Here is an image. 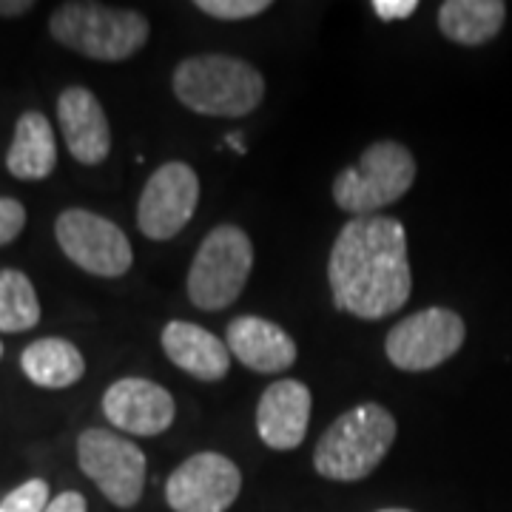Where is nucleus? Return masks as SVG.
Segmentation results:
<instances>
[{
    "instance_id": "obj_1",
    "label": "nucleus",
    "mask_w": 512,
    "mask_h": 512,
    "mask_svg": "<svg viewBox=\"0 0 512 512\" xmlns=\"http://www.w3.org/2000/svg\"><path fill=\"white\" fill-rule=\"evenodd\" d=\"M330 293L339 311L359 319H384L404 308L413 291L407 231L393 217H353L333 242Z\"/></svg>"
},
{
    "instance_id": "obj_2",
    "label": "nucleus",
    "mask_w": 512,
    "mask_h": 512,
    "mask_svg": "<svg viewBox=\"0 0 512 512\" xmlns=\"http://www.w3.org/2000/svg\"><path fill=\"white\" fill-rule=\"evenodd\" d=\"M174 94L185 109L202 117H245L262 103L265 80L242 57H185L174 69Z\"/></svg>"
},
{
    "instance_id": "obj_3",
    "label": "nucleus",
    "mask_w": 512,
    "mask_h": 512,
    "mask_svg": "<svg viewBox=\"0 0 512 512\" xmlns=\"http://www.w3.org/2000/svg\"><path fill=\"white\" fill-rule=\"evenodd\" d=\"M393 441L396 419L390 410L376 402L356 404L322 433L313 450V467L330 481H362L382 464Z\"/></svg>"
},
{
    "instance_id": "obj_4",
    "label": "nucleus",
    "mask_w": 512,
    "mask_h": 512,
    "mask_svg": "<svg viewBox=\"0 0 512 512\" xmlns=\"http://www.w3.org/2000/svg\"><path fill=\"white\" fill-rule=\"evenodd\" d=\"M49 32L60 46L77 55L120 63L148 43V20L134 9L74 0L57 6L49 20Z\"/></svg>"
},
{
    "instance_id": "obj_5",
    "label": "nucleus",
    "mask_w": 512,
    "mask_h": 512,
    "mask_svg": "<svg viewBox=\"0 0 512 512\" xmlns=\"http://www.w3.org/2000/svg\"><path fill=\"white\" fill-rule=\"evenodd\" d=\"M416 183V160L396 140H379L362 151L356 168H342L333 180V200L353 217H376L399 202Z\"/></svg>"
},
{
    "instance_id": "obj_6",
    "label": "nucleus",
    "mask_w": 512,
    "mask_h": 512,
    "mask_svg": "<svg viewBox=\"0 0 512 512\" xmlns=\"http://www.w3.org/2000/svg\"><path fill=\"white\" fill-rule=\"evenodd\" d=\"M254 271V245L237 225H217L202 239L188 271V299L200 311H222L239 299Z\"/></svg>"
},
{
    "instance_id": "obj_7",
    "label": "nucleus",
    "mask_w": 512,
    "mask_h": 512,
    "mask_svg": "<svg viewBox=\"0 0 512 512\" xmlns=\"http://www.w3.org/2000/svg\"><path fill=\"white\" fill-rule=\"evenodd\" d=\"M77 461L114 507L128 510L143 498L146 456L134 441L103 427H89L77 439Z\"/></svg>"
},
{
    "instance_id": "obj_8",
    "label": "nucleus",
    "mask_w": 512,
    "mask_h": 512,
    "mask_svg": "<svg viewBox=\"0 0 512 512\" xmlns=\"http://www.w3.org/2000/svg\"><path fill=\"white\" fill-rule=\"evenodd\" d=\"M467 339L464 319L450 308H424L390 328L384 353L407 373H424L453 359Z\"/></svg>"
},
{
    "instance_id": "obj_9",
    "label": "nucleus",
    "mask_w": 512,
    "mask_h": 512,
    "mask_svg": "<svg viewBox=\"0 0 512 512\" xmlns=\"http://www.w3.org/2000/svg\"><path fill=\"white\" fill-rule=\"evenodd\" d=\"M55 237L60 251L94 276L117 279L134 262L126 234L111 220L83 208H69L57 217Z\"/></svg>"
},
{
    "instance_id": "obj_10",
    "label": "nucleus",
    "mask_w": 512,
    "mask_h": 512,
    "mask_svg": "<svg viewBox=\"0 0 512 512\" xmlns=\"http://www.w3.org/2000/svg\"><path fill=\"white\" fill-rule=\"evenodd\" d=\"M200 202V177L191 165L165 163L160 165L140 194L137 225L148 239L177 237L191 222Z\"/></svg>"
},
{
    "instance_id": "obj_11",
    "label": "nucleus",
    "mask_w": 512,
    "mask_h": 512,
    "mask_svg": "<svg viewBox=\"0 0 512 512\" xmlns=\"http://www.w3.org/2000/svg\"><path fill=\"white\" fill-rule=\"evenodd\" d=\"M242 490L239 467L222 453H197L165 481V501L174 512H225Z\"/></svg>"
},
{
    "instance_id": "obj_12",
    "label": "nucleus",
    "mask_w": 512,
    "mask_h": 512,
    "mask_svg": "<svg viewBox=\"0 0 512 512\" xmlns=\"http://www.w3.org/2000/svg\"><path fill=\"white\" fill-rule=\"evenodd\" d=\"M103 413L117 430L131 436H160L174 424L177 404L163 384L128 376L106 390Z\"/></svg>"
},
{
    "instance_id": "obj_13",
    "label": "nucleus",
    "mask_w": 512,
    "mask_h": 512,
    "mask_svg": "<svg viewBox=\"0 0 512 512\" xmlns=\"http://www.w3.org/2000/svg\"><path fill=\"white\" fill-rule=\"evenodd\" d=\"M311 390L296 379L274 382L256 404V433L271 450H293L308 436Z\"/></svg>"
},
{
    "instance_id": "obj_14",
    "label": "nucleus",
    "mask_w": 512,
    "mask_h": 512,
    "mask_svg": "<svg viewBox=\"0 0 512 512\" xmlns=\"http://www.w3.org/2000/svg\"><path fill=\"white\" fill-rule=\"evenodd\" d=\"M57 123L72 157L83 165H100L111 151L109 117L100 100L83 86H69L57 100Z\"/></svg>"
},
{
    "instance_id": "obj_15",
    "label": "nucleus",
    "mask_w": 512,
    "mask_h": 512,
    "mask_svg": "<svg viewBox=\"0 0 512 512\" xmlns=\"http://www.w3.org/2000/svg\"><path fill=\"white\" fill-rule=\"evenodd\" d=\"M228 350L256 373H285L296 362V342L262 316H237L228 325Z\"/></svg>"
},
{
    "instance_id": "obj_16",
    "label": "nucleus",
    "mask_w": 512,
    "mask_h": 512,
    "mask_svg": "<svg viewBox=\"0 0 512 512\" xmlns=\"http://www.w3.org/2000/svg\"><path fill=\"white\" fill-rule=\"evenodd\" d=\"M160 342L174 365L202 382H220L231 367L228 342L194 322H168Z\"/></svg>"
},
{
    "instance_id": "obj_17",
    "label": "nucleus",
    "mask_w": 512,
    "mask_h": 512,
    "mask_svg": "<svg viewBox=\"0 0 512 512\" xmlns=\"http://www.w3.org/2000/svg\"><path fill=\"white\" fill-rule=\"evenodd\" d=\"M57 165L55 131L40 111H26L15 126L6 168L18 180H46Z\"/></svg>"
},
{
    "instance_id": "obj_18",
    "label": "nucleus",
    "mask_w": 512,
    "mask_h": 512,
    "mask_svg": "<svg viewBox=\"0 0 512 512\" xmlns=\"http://www.w3.org/2000/svg\"><path fill=\"white\" fill-rule=\"evenodd\" d=\"M507 20V3L501 0H447L439 6V29L458 46L490 43Z\"/></svg>"
},
{
    "instance_id": "obj_19",
    "label": "nucleus",
    "mask_w": 512,
    "mask_h": 512,
    "mask_svg": "<svg viewBox=\"0 0 512 512\" xmlns=\"http://www.w3.org/2000/svg\"><path fill=\"white\" fill-rule=\"evenodd\" d=\"M20 367L29 376V382H35L37 387L63 390V387H72V384L83 379L86 359L72 342L57 339V336H46V339H37L23 350Z\"/></svg>"
},
{
    "instance_id": "obj_20",
    "label": "nucleus",
    "mask_w": 512,
    "mask_h": 512,
    "mask_svg": "<svg viewBox=\"0 0 512 512\" xmlns=\"http://www.w3.org/2000/svg\"><path fill=\"white\" fill-rule=\"evenodd\" d=\"M40 322V302L29 276L15 268L0 271V330L23 333Z\"/></svg>"
},
{
    "instance_id": "obj_21",
    "label": "nucleus",
    "mask_w": 512,
    "mask_h": 512,
    "mask_svg": "<svg viewBox=\"0 0 512 512\" xmlns=\"http://www.w3.org/2000/svg\"><path fill=\"white\" fill-rule=\"evenodd\" d=\"M46 507H49V484L43 478L20 484L0 501V512H43Z\"/></svg>"
},
{
    "instance_id": "obj_22",
    "label": "nucleus",
    "mask_w": 512,
    "mask_h": 512,
    "mask_svg": "<svg viewBox=\"0 0 512 512\" xmlns=\"http://www.w3.org/2000/svg\"><path fill=\"white\" fill-rule=\"evenodd\" d=\"M208 18L248 20L271 9V0H197L194 3Z\"/></svg>"
},
{
    "instance_id": "obj_23",
    "label": "nucleus",
    "mask_w": 512,
    "mask_h": 512,
    "mask_svg": "<svg viewBox=\"0 0 512 512\" xmlns=\"http://www.w3.org/2000/svg\"><path fill=\"white\" fill-rule=\"evenodd\" d=\"M26 225V208L12 197H0V245H9Z\"/></svg>"
},
{
    "instance_id": "obj_24",
    "label": "nucleus",
    "mask_w": 512,
    "mask_h": 512,
    "mask_svg": "<svg viewBox=\"0 0 512 512\" xmlns=\"http://www.w3.org/2000/svg\"><path fill=\"white\" fill-rule=\"evenodd\" d=\"M370 9L382 20H404L419 9V3L416 0H373Z\"/></svg>"
},
{
    "instance_id": "obj_25",
    "label": "nucleus",
    "mask_w": 512,
    "mask_h": 512,
    "mask_svg": "<svg viewBox=\"0 0 512 512\" xmlns=\"http://www.w3.org/2000/svg\"><path fill=\"white\" fill-rule=\"evenodd\" d=\"M43 512H89V504L80 493H60Z\"/></svg>"
},
{
    "instance_id": "obj_26",
    "label": "nucleus",
    "mask_w": 512,
    "mask_h": 512,
    "mask_svg": "<svg viewBox=\"0 0 512 512\" xmlns=\"http://www.w3.org/2000/svg\"><path fill=\"white\" fill-rule=\"evenodd\" d=\"M32 9H35V3H29V0H0V15L3 18H20V15H26Z\"/></svg>"
},
{
    "instance_id": "obj_27",
    "label": "nucleus",
    "mask_w": 512,
    "mask_h": 512,
    "mask_svg": "<svg viewBox=\"0 0 512 512\" xmlns=\"http://www.w3.org/2000/svg\"><path fill=\"white\" fill-rule=\"evenodd\" d=\"M379 512H410V510H379Z\"/></svg>"
},
{
    "instance_id": "obj_28",
    "label": "nucleus",
    "mask_w": 512,
    "mask_h": 512,
    "mask_svg": "<svg viewBox=\"0 0 512 512\" xmlns=\"http://www.w3.org/2000/svg\"><path fill=\"white\" fill-rule=\"evenodd\" d=\"M0 356H3V345H0Z\"/></svg>"
}]
</instances>
